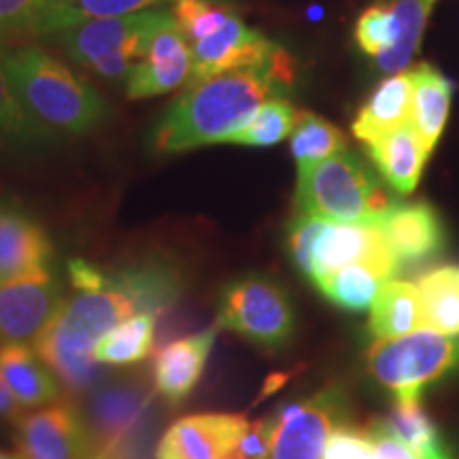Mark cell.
Returning <instances> with one entry per match:
<instances>
[{"mask_svg": "<svg viewBox=\"0 0 459 459\" xmlns=\"http://www.w3.org/2000/svg\"><path fill=\"white\" fill-rule=\"evenodd\" d=\"M459 366V336L432 330L377 341L368 351L370 375L395 395V400H419L423 387L438 381Z\"/></svg>", "mask_w": 459, "mask_h": 459, "instance_id": "6", "label": "cell"}, {"mask_svg": "<svg viewBox=\"0 0 459 459\" xmlns=\"http://www.w3.org/2000/svg\"><path fill=\"white\" fill-rule=\"evenodd\" d=\"M162 3L169 0H54L32 28V34H57L82 22L139 13Z\"/></svg>", "mask_w": 459, "mask_h": 459, "instance_id": "26", "label": "cell"}, {"mask_svg": "<svg viewBox=\"0 0 459 459\" xmlns=\"http://www.w3.org/2000/svg\"><path fill=\"white\" fill-rule=\"evenodd\" d=\"M344 406V394L336 385L281 406L271 415L273 443L268 459H321Z\"/></svg>", "mask_w": 459, "mask_h": 459, "instance_id": "9", "label": "cell"}, {"mask_svg": "<svg viewBox=\"0 0 459 459\" xmlns=\"http://www.w3.org/2000/svg\"><path fill=\"white\" fill-rule=\"evenodd\" d=\"M432 3L434 0H387V4L394 9L400 22V39L392 49L375 57L377 66L383 73L398 74L409 65L412 54L419 48V41H421Z\"/></svg>", "mask_w": 459, "mask_h": 459, "instance_id": "29", "label": "cell"}, {"mask_svg": "<svg viewBox=\"0 0 459 459\" xmlns=\"http://www.w3.org/2000/svg\"><path fill=\"white\" fill-rule=\"evenodd\" d=\"M294 73L291 57L279 48L266 65L187 85L153 130V147L162 153H177L211 143H230L255 117L264 102L294 83Z\"/></svg>", "mask_w": 459, "mask_h": 459, "instance_id": "1", "label": "cell"}, {"mask_svg": "<svg viewBox=\"0 0 459 459\" xmlns=\"http://www.w3.org/2000/svg\"><path fill=\"white\" fill-rule=\"evenodd\" d=\"M321 459H375L368 429L338 426L332 432Z\"/></svg>", "mask_w": 459, "mask_h": 459, "instance_id": "38", "label": "cell"}, {"mask_svg": "<svg viewBox=\"0 0 459 459\" xmlns=\"http://www.w3.org/2000/svg\"><path fill=\"white\" fill-rule=\"evenodd\" d=\"M423 330L421 296L417 283L387 281L370 307V332L377 341L400 338Z\"/></svg>", "mask_w": 459, "mask_h": 459, "instance_id": "24", "label": "cell"}, {"mask_svg": "<svg viewBox=\"0 0 459 459\" xmlns=\"http://www.w3.org/2000/svg\"><path fill=\"white\" fill-rule=\"evenodd\" d=\"M366 153L389 187L398 194H411L417 187L432 149H428L415 128L406 124L381 139L366 143Z\"/></svg>", "mask_w": 459, "mask_h": 459, "instance_id": "20", "label": "cell"}, {"mask_svg": "<svg viewBox=\"0 0 459 459\" xmlns=\"http://www.w3.org/2000/svg\"><path fill=\"white\" fill-rule=\"evenodd\" d=\"M156 338V315L136 313L130 319L122 321L117 328H113L102 341L96 344V361L107 366H128L149 358Z\"/></svg>", "mask_w": 459, "mask_h": 459, "instance_id": "27", "label": "cell"}, {"mask_svg": "<svg viewBox=\"0 0 459 459\" xmlns=\"http://www.w3.org/2000/svg\"><path fill=\"white\" fill-rule=\"evenodd\" d=\"M217 324L257 347L279 351L294 336L296 313L290 296L277 281L249 274L232 281L221 291Z\"/></svg>", "mask_w": 459, "mask_h": 459, "instance_id": "7", "label": "cell"}, {"mask_svg": "<svg viewBox=\"0 0 459 459\" xmlns=\"http://www.w3.org/2000/svg\"><path fill=\"white\" fill-rule=\"evenodd\" d=\"M153 392L143 377H113L90 394L79 411L88 438V459H141L139 429L145 426Z\"/></svg>", "mask_w": 459, "mask_h": 459, "instance_id": "5", "label": "cell"}, {"mask_svg": "<svg viewBox=\"0 0 459 459\" xmlns=\"http://www.w3.org/2000/svg\"><path fill=\"white\" fill-rule=\"evenodd\" d=\"M51 3L54 0H0V37L13 32L32 34V28Z\"/></svg>", "mask_w": 459, "mask_h": 459, "instance_id": "37", "label": "cell"}, {"mask_svg": "<svg viewBox=\"0 0 459 459\" xmlns=\"http://www.w3.org/2000/svg\"><path fill=\"white\" fill-rule=\"evenodd\" d=\"M400 39V22L387 0H378L359 15L355 26V41L359 49L372 57L385 54Z\"/></svg>", "mask_w": 459, "mask_h": 459, "instance_id": "34", "label": "cell"}, {"mask_svg": "<svg viewBox=\"0 0 459 459\" xmlns=\"http://www.w3.org/2000/svg\"><path fill=\"white\" fill-rule=\"evenodd\" d=\"M15 445L22 459H88L82 415L60 400L22 412L15 419Z\"/></svg>", "mask_w": 459, "mask_h": 459, "instance_id": "11", "label": "cell"}, {"mask_svg": "<svg viewBox=\"0 0 459 459\" xmlns=\"http://www.w3.org/2000/svg\"><path fill=\"white\" fill-rule=\"evenodd\" d=\"M192 48L187 37L172 24L160 30L149 43L147 54L136 62L126 79V94L132 100L160 96L189 82Z\"/></svg>", "mask_w": 459, "mask_h": 459, "instance_id": "15", "label": "cell"}, {"mask_svg": "<svg viewBox=\"0 0 459 459\" xmlns=\"http://www.w3.org/2000/svg\"><path fill=\"white\" fill-rule=\"evenodd\" d=\"M62 302L60 283L51 273L0 283V344L37 341Z\"/></svg>", "mask_w": 459, "mask_h": 459, "instance_id": "12", "label": "cell"}, {"mask_svg": "<svg viewBox=\"0 0 459 459\" xmlns=\"http://www.w3.org/2000/svg\"><path fill=\"white\" fill-rule=\"evenodd\" d=\"M0 139L4 141H32L41 139L24 108L17 102V96L11 88L7 66H4V51H0Z\"/></svg>", "mask_w": 459, "mask_h": 459, "instance_id": "35", "label": "cell"}, {"mask_svg": "<svg viewBox=\"0 0 459 459\" xmlns=\"http://www.w3.org/2000/svg\"><path fill=\"white\" fill-rule=\"evenodd\" d=\"M377 223L400 271L432 260L445 249L443 223L426 203L395 204Z\"/></svg>", "mask_w": 459, "mask_h": 459, "instance_id": "16", "label": "cell"}, {"mask_svg": "<svg viewBox=\"0 0 459 459\" xmlns=\"http://www.w3.org/2000/svg\"><path fill=\"white\" fill-rule=\"evenodd\" d=\"M296 213L330 221H378L395 200L364 158L344 152L298 170Z\"/></svg>", "mask_w": 459, "mask_h": 459, "instance_id": "3", "label": "cell"}, {"mask_svg": "<svg viewBox=\"0 0 459 459\" xmlns=\"http://www.w3.org/2000/svg\"><path fill=\"white\" fill-rule=\"evenodd\" d=\"M387 281L368 264H349L341 271L319 279L315 287L336 307L347 311H366Z\"/></svg>", "mask_w": 459, "mask_h": 459, "instance_id": "28", "label": "cell"}, {"mask_svg": "<svg viewBox=\"0 0 459 459\" xmlns=\"http://www.w3.org/2000/svg\"><path fill=\"white\" fill-rule=\"evenodd\" d=\"M177 24L169 11L147 9L122 17H102L57 32L62 48L77 65L108 82H126L149 43L166 26Z\"/></svg>", "mask_w": 459, "mask_h": 459, "instance_id": "4", "label": "cell"}, {"mask_svg": "<svg viewBox=\"0 0 459 459\" xmlns=\"http://www.w3.org/2000/svg\"><path fill=\"white\" fill-rule=\"evenodd\" d=\"M366 429H368L375 459H417L415 453L402 443L398 434L389 428L385 419H377Z\"/></svg>", "mask_w": 459, "mask_h": 459, "instance_id": "40", "label": "cell"}, {"mask_svg": "<svg viewBox=\"0 0 459 459\" xmlns=\"http://www.w3.org/2000/svg\"><path fill=\"white\" fill-rule=\"evenodd\" d=\"M324 217L317 215H300L296 213L287 230V249H290L291 260L304 277H311L313 268V247L317 243L321 230L325 226Z\"/></svg>", "mask_w": 459, "mask_h": 459, "instance_id": "36", "label": "cell"}, {"mask_svg": "<svg viewBox=\"0 0 459 459\" xmlns=\"http://www.w3.org/2000/svg\"><path fill=\"white\" fill-rule=\"evenodd\" d=\"M4 66L17 102L41 136H79L108 117L99 91L48 51H4Z\"/></svg>", "mask_w": 459, "mask_h": 459, "instance_id": "2", "label": "cell"}, {"mask_svg": "<svg viewBox=\"0 0 459 459\" xmlns=\"http://www.w3.org/2000/svg\"><path fill=\"white\" fill-rule=\"evenodd\" d=\"M136 313V304L113 287L77 290V294L65 298L56 317L34 341V351L91 355L102 336Z\"/></svg>", "mask_w": 459, "mask_h": 459, "instance_id": "8", "label": "cell"}, {"mask_svg": "<svg viewBox=\"0 0 459 459\" xmlns=\"http://www.w3.org/2000/svg\"><path fill=\"white\" fill-rule=\"evenodd\" d=\"M279 45L245 26L232 15L220 30L192 43V74L187 85L203 83L221 73L266 65L277 54Z\"/></svg>", "mask_w": 459, "mask_h": 459, "instance_id": "13", "label": "cell"}, {"mask_svg": "<svg viewBox=\"0 0 459 459\" xmlns=\"http://www.w3.org/2000/svg\"><path fill=\"white\" fill-rule=\"evenodd\" d=\"M423 330L459 336V268H436L417 279Z\"/></svg>", "mask_w": 459, "mask_h": 459, "instance_id": "25", "label": "cell"}, {"mask_svg": "<svg viewBox=\"0 0 459 459\" xmlns=\"http://www.w3.org/2000/svg\"><path fill=\"white\" fill-rule=\"evenodd\" d=\"M347 149V136L319 115L302 111L294 132H291V153L298 170L328 160Z\"/></svg>", "mask_w": 459, "mask_h": 459, "instance_id": "30", "label": "cell"}, {"mask_svg": "<svg viewBox=\"0 0 459 459\" xmlns=\"http://www.w3.org/2000/svg\"><path fill=\"white\" fill-rule=\"evenodd\" d=\"M385 421L398 434L402 443L415 453L417 459L445 451L443 443H440L438 428L434 426L428 412L421 409L419 400H395L394 411L389 412Z\"/></svg>", "mask_w": 459, "mask_h": 459, "instance_id": "31", "label": "cell"}, {"mask_svg": "<svg viewBox=\"0 0 459 459\" xmlns=\"http://www.w3.org/2000/svg\"><path fill=\"white\" fill-rule=\"evenodd\" d=\"M412 79L411 73H398L375 90L368 102L359 108L353 122V134L361 143H372L389 132L411 124Z\"/></svg>", "mask_w": 459, "mask_h": 459, "instance_id": "21", "label": "cell"}, {"mask_svg": "<svg viewBox=\"0 0 459 459\" xmlns=\"http://www.w3.org/2000/svg\"><path fill=\"white\" fill-rule=\"evenodd\" d=\"M349 264H368L389 281L400 273L398 262L377 221L347 223L328 220L313 247V268L308 279L315 285L319 279Z\"/></svg>", "mask_w": 459, "mask_h": 459, "instance_id": "10", "label": "cell"}, {"mask_svg": "<svg viewBox=\"0 0 459 459\" xmlns=\"http://www.w3.org/2000/svg\"><path fill=\"white\" fill-rule=\"evenodd\" d=\"M215 336L217 328H209L172 341L160 349L153 366V378H156V392L170 404H179L198 385L215 344Z\"/></svg>", "mask_w": 459, "mask_h": 459, "instance_id": "18", "label": "cell"}, {"mask_svg": "<svg viewBox=\"0 0 459 459\" xmlns=\"http://www.w3.org/2000/svg\"><path fill=\"white\" fill-rule=\"evenodd\" d=\"M423 459H451V457L446 455L445 451H440V453H436V455H429V457H423Z\"/></svg>", "mask_w": 459, "mask_h": 459, "instance_id": "43", "label": "cell"}, {"mask_svg": "<svg viewBox=\"0 0 459 459\" xmlns=\"http://www.w3.org/2000/svg\"><path fill=\"white\" fill-rule=\"evenodd\" d=\"M273 443V417L257 419L247 423L245 432L237 445L228 451L223 459H268Z\"/></svg>", "mask_w": 459, "mask_h": 459, "instance_id": "39", "label": "cell"}, {"mask_svg": "<svg viewBox=\"0 0 459 459\" xmlns=\"http://www.w3.org/2000/svg\"><path fill=\"white\" fill-rule=\"evenodd\" d=\"M234 11L226 3L215 0H172V17L187 41L196 43L226 24Z\"/></svg>", "mask_w": 459, "mask_h": 459, "instance_id": "33", "label": "cell"}, {"mask_svg": "<svg viewBox=\"0 0 459 459\" xmlns=\"http://www.w3.org/2000/svg\"><path fill=\"white\" fill-rule=\"evenodd\" d=\"M54 255L45 230L22 211L0 209V283L49 273Z\"/></svg>", "mask_w": 459, "mask_h": 459, "instance_id": "17", "label": "cell"}, {"mask_svg": "<svg viewBox=\"0 0 459 459\" xmlns=\"http://www.w3.org/2000/svg\"><path fill=\"white\" fill-rule=\"evenodd\" d=\"M108 287L124 291L139 313H164L181 296V281L166 264L145 262L107 274Z\"/></svg>", "mask_w": 459, "mask_h": 459, "instance_id": "22", "label": "cell"}, {"mask_svg": "<svg viewBox=\"0 0 459 459\" xmlns=\"http://www.w3.org/2000/svg\"><path fill=\"white\" fill-rule=\"evenodd\" d=\"M411 126L428 149H434L449 117L453 85L429 65H421L411 71Z\"/></svg>", "mask_w": 459, "mask_h": 459, "instance_id": "23", "label": "cell"}, {"mask_svg": "<svg viewBox=\"0 0 459 459\" xmlns=\"http://www.w3.org/2000/svg\"><path fill=\"white\" fill-rule=\"evenodd\" d=\"M68 274H71L74 290H105V287H108L107 273L99 271L85 260H71Z\"/></svg>", "mask_w": 459, "mask_h": 459, "instance_id": "41", "label": "cell"}, {"mask_svg": "<svg viewBox=\"0 0 459 459\" xmlns=\"http://www.w3.org/2000/svg\"><path fill=\"white\" fill-rule=\"evenodd\" d=\"M0 459H22L20 455H11V453H3L0 451Z\"/></svg>", "mask_w": 459, "mask_h": 459, "instance_id": "44", "label": "cell"}, {"mask_svg": "<svg viewBox=\"0 0 459 459\" xmlns=\"http://www.w3.org/2000/svg\"><path fill=\"white\" fill-rule=\"evenodd\" d=\"M245 415L181 417L158 443L156 459H223L247 428Z\"/></svg>", "mask_w": 459, "mask_h": 459, "instance_id": "14", "label": "cell"}, {"mask_svg": "<svg viewBox=\"0 0 459 459\" xmlns=\"http://www.w3.org/2000/svg\"><path fill=\"white\" fill-rule=\"evenodd\" d=\"M20 415H22V406L17 404L7 385L3 383V378H0V419H13L15 421Z\"/></svg>", "mask_w": 459, "mask_h": 459, "instance_id": "42", "label": "cell"}, {"mask_svg": "<svg viewBox=\"0 0 459 459\" xmlns=\"http://www.w3.org/2000/svg\"><path fill=\"white\" fill-rule=\"evenodd\" d=\"M0 378L22 409H39L60 400L56 375L24 342L0 347Z\"/></svg>", "mask_w": 459, "mask_h": 459, "instance_id": "19", "label": "cell"}, {"mask_svg": "<svg viewBox=\"0 0 459 459\" xmlns=\"http://www.w3.org/2000/svg\"><path fill=\"white\" fill-rule=\"evenodd\" d=\"M298 108L285 99H273L264 102L255 117L245 126L238 134L232 136L230 143L251 147H271L277 145L287 136H291L298 119H300Z\"/></svg>", "mask_w": 459, "mask_h": 459, "instance_id": "32", "label": "cell"}]
</instances>
